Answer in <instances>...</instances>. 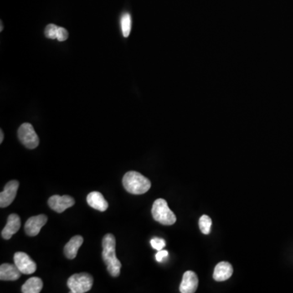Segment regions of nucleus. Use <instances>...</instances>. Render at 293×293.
Masks as SVG:
<instances>
[{
  "mask_svg": "<svg viewBox=\"0 0 293 293\" xmlns=\"http://www.w3.org/2000/svg\"><path fill=\"white\" fill-rule=\"evenodd\" d=\"M166 240L161 238H153L151 240V247L157 251L162 250L166 247Z\"/></svg>",
  "mask_w": 293,
  "mask_h": 293,
  "instance_id": "aec40b11",
  "label": "nucleus"
},
{
  "mask_svg": "<svg viewBox=\"0 0 293 293\" xmlns=\"http://www.w3.org/2000/svg\"><path fill=\"white\" fill-rule=\"evenodd\" d=\"M233 274V267L229 263L222 262L216 265L213 272V279L216 281L223 282L229 279Z\"/></svg>",
  "mask_w": 293,
  "mask_h": 293,
  "instance_id": "4468645a",
  "label": "nucleus"
},
{
  "mask_svg": "<svg viewBox=\"0 0 293 293\" xmlns=\"http://www.w3.org/2000/svg\"><path fill=\"white\" fill-rule=\"evenodd\" d=\"M45 36L50 39H57L59 42H64L69 38V33L63 27L50 24L46 27Z\"/></svg>",
  "mask_w": 293,
  "mask_h": 293,
  "instance_id": "2eb2a0df",
  "label": "nucleus"
},
{
  "mask_svg": "<svg viewBox=\"0 0 293 293\" xmlns=\"http://www.w3.org/2000/svg\"><path fill=\"white\" fill-rule=\"evenodd\" d=\"M169 255L168 251L167 250H160L156 253V260L158 262V263H161V262H163L164 259L165 258H167Z\"/></svg>",
  "mask_w": 293,
  "mask_h": 293,
  "instance_id": "412c9836",
  "label": "nucleus"
},
{
  "mask_svg": "<svg viewBox=\"0 0 293 293\" xmlns=\"http://www.w3.org/2000/svg\"><path fill=\"white\" fill-rule=\"evenodd\" d=\"M14 263L22 274H33L37 269L36 263L31 259L28 254L23 252H17L15 253Z\"/></svg>",
  "mask_w": 293,
  "mask_h": 293,
  "instance_id": "423d86ee",
  "label": "nucleus"
},
{
  "mask_svg": "<svg viewBox=\"0 0 293 293\" xmlns=\"http://www.w3.org/2000/svg\"><path fill=\"white\" fill-rule=\"evenodd\" d=\"M199 279L196 273L191 270L186 271L182 276V283L180 284V293H194L198 288Z\"/></svg>",
  "mask_w": 293,
  "mask_h": 293,
  "instance_id": "9d476101",
  "label": "nucleus"
},
{
  "mask_svg": "<svg viewBox=\"0 0 293 293\" xmlns=\"http://www.w3.org/2000/svg\"><path fill=\"white\" fill-rule=\"evenodd\" d=\"M19 182L12 180L5 185L4 190L0 193V207L5 208L13 202L17 194Z\"/></svg>",
  "mask_w": 293,
  "mask_h": 293,
  "instance_id": "6e6552de",
  "label": "nucleus"
},
{
  "mask_svg": "<svg viewBox=\"0 0 293 293\" xmlns=\"http://www.w3.org/2000/svg\"><path fill=\"white\" fill-rule=\"evenodd\" d=\"M93 277L88 273L74 274L69 277L67 285L72 293H84L90 291L92 288Z\"/></svg>",
  "mask_w": 293,
  "mask_h": 293,
  "instance_id": "20e7f679",
  "label": "nucleus"
},
{
  "mask_svg": "<svg viewBox=\"0 0 293 293\" xmlns=\"http://www.w3.org/2000/svg\"><path fill=\"white\" fill-rule=\"evenodd\" d=\"M151 214L154 220L161 224L171 226L176 222V216L169 208L168 204L164 199H157L153 203L151 208Z\"/></svg>",
  "mask_w": 293,
  "mask_h": 293,
  "instance_id": "7ed1b4c3",
  "label": "nucleus"
},
{
  "mask_svg": "<svg viewBox=\"0 0 293 293\" xmlns=\"http://www.w3.org/2000/svg\"><path fill=\"white\" fill-rule=\"evenodd\" d=\"M22 274L16 265L3 263L0 266V279L2 281H16Z\"/></svg>",
  "mask_w": 293,
  "mask_h": 293,
  "instance_id": "f8f14e48",
  "label": "nucleus"
},
{
  "mask_svg": "<svg viewBox=\"0 0 293 293\" xmlns=\"http://www.w3.org/2000/svg\"><path fill=\"white\" fill-rule=\"evenodd\" d=\"M199 226H200V229L203 234H209L211 227H212V220L208 215H203L200 218Z\"/></svg>",
  "mask_w": 293,
  "mask_h": 293,
  "instance_id": "6ab92c4d",
  "label": "nucleus"
},
{
  "mask_svg": "<svg viewBox=\"0 0 293 293\" xmlns=\"http://www.w3.org/2000/svg\"><path fill=\"white\" fill-rule=\"evenodd\" d=\"M120 25H121V33L125 38H127L130 35V31H131V26H132V19L130 13H124L121 16L120 20Z\"/></svg>",
  "mask_w": 293,
  "mask_h": 293,
  "instance_id": "a211bd4d",
  "label": "nucleus"
},
{
  "mask_svg": "<svg viewBox=\"0 0 293 293\" xmlns=\"http://www.w3.org/2000/svg\"><path fill=\"white\" fill-rule=\"evenodd\" d=\"M2 29H3V26H2V22H1V26H0V31L2 32Z\"/></svg>",
  "mask_w": 293,
  "mask_h": 293,
  "instance_id": "5701e85b",
  "label": "nucleus"
},
{
  "mask_svg": "<svg viewBox=\"0 0 293 293\" xmlns=\"http://www.w3.org/2000/svg\"><path fill=\"white\" fill-rule=\"evenodd\" d=\"M83 244V236H81V235L73 236L64 246V255L66 256L68 259H74L77 257L78 249Z\"/></svg>",
  "mask_w": 293,
  "mask_h": 293,
  "instance_id": "dca6fc26",
  "label": "nucleus"
},
{
  "mask_svg": "<svg viewBox=\"0 0 293 293\" xmlns=\"http://www.w3.org/2000/svg\"><path fill=\"white\" fill-rule=\"evenodd\" d=\"M126 192L134 195L145 194L151 188V182L147 177L136 171L126 173L122 179Z\"/></svg>",
  "mask_w": 293,
  "mask_h": 293,
  "instance_id": "f03ea898",
  "label": "nucleus"
},
{
  "mask_svg": "<svg viewBox=\"0 0 293 293\" xmlns=\"http://www.w3.org/2000/svg\"><path fill=\"white\" fill-rule=\"evenodd\" d=\"M103 260L107 266V270L112 276L118 277L121 273V263L116 255V239L114 234H107L102 241Z\"/></svg>",
  "mask_w": 293,
  "mask_h": 293,
  "instance_id": "f257e3e1",
  "label": "nucleus"
},
{
  "mask_svg": "<svg viewBox=\"0 0 293 293\" xmlns=\"http://www.w3.org/2000/svg\"><path fill=\"white\" fill-rule=\"evenodd\" d=\"M22 226L21 218L16 213L10 214L7 218V222L1 232V235L4 239H10L13 234H16Z\"/></svg>",
  "mask_w": 293,
  "mask_h": 293,
  "instance_id": "9b49d317",
  "label": "nucleus"
},
{
  "mask_svg": "<svg viewBox=\"0 0 293 293\" xmlns=\"http://www.w3.org/2000/svg\"><path fill=\"white\" fill-rule=\"evenodd\" d=\"M3 138H4L3 132H2V130H0V144H2V141H3Z\"/></svg>",
  "mask_w": 293,
  "mask_h": 293,
  "instance_id": "4be33fe9",
  "label": "nucleus"
},
{
  "mask_svg": "<svg viewBox=\"0 0 293 293\" xmlns=\"http://www.w3.org/2000/svg\"><path fill=\"white\" fill-rule=\"evenodd\" d=\"M18 138L22 145L29 149H34L39 145V138L36 134L33 125L24 123L18 129Z\"/></svg>",
  "mask_w": 293,
  "mask_h": 293,
  "instance_id": "39448f33",
  "label": "nucleus"
},
{
  "mask_svg": "<svg viewBox=\"0 0 293 293\" xmlns=\"http://www.w3.org/2000/svg\"><path fill=\"white\" fill-rule=\"evenodd\" d=\"M48 222V217L44 214L33 216L27 220L25 225V231L29 236L33 237L38 235L41 229Z\"/></svg>",
  "mask_w": 293,
  "mask_h": 293,
  "instance_id": "1a4fd4ad",
  "label": "nucleus"
},
{
  "mask_svg": "<svg viewBox=\"0 0 293 293\" xmlns=\"http://www.w3.org/2000/svg\"><path fill=\"white\" fill-rule=\"evenodd\" d=\"M75 201L72 196H58L55 195L50 197L48 200V205L50 208L52 210H54L57 213H63L67 208H70L74 205Z\"/></svg>",
  "mask_w": 293,
  "mask_h": 293,
  "instance_id": "0eeeda50",
  "label": "nucleus"
},
{
  "mask_svg": "<svg viewBox=\"0 0 293 293\" xmlns=\"http://www.w3.org/2000/svg\"><path fill=\"white\" fill-rule=\"evenodd\" d=\"M87 201L91 208L100 212H104L109 208V203L104 199V196L99 192H90L87 197Z\"/></svg>",
  "mask_w": 293,
  "mask_h": 293,
  "instance_id": "ddd939ff",
  "label": "nucleus"
},
{
  "mask_svg": "<svg viewBox=\"0 0 293 293\" xmlns=\"http://www.w3.org/2000/svg\"><path fill=\"white\" fill-rule=\"evenodd\" d=\"M43 287V280L40 278L32 277L23 284L22 292L23 293H39Z\"/></svg>",
  "mask_w": 293,
  "mask_h": 293,
  "instance_id": "f3484780",
  "label": "nucleus"
}]
</instances>
